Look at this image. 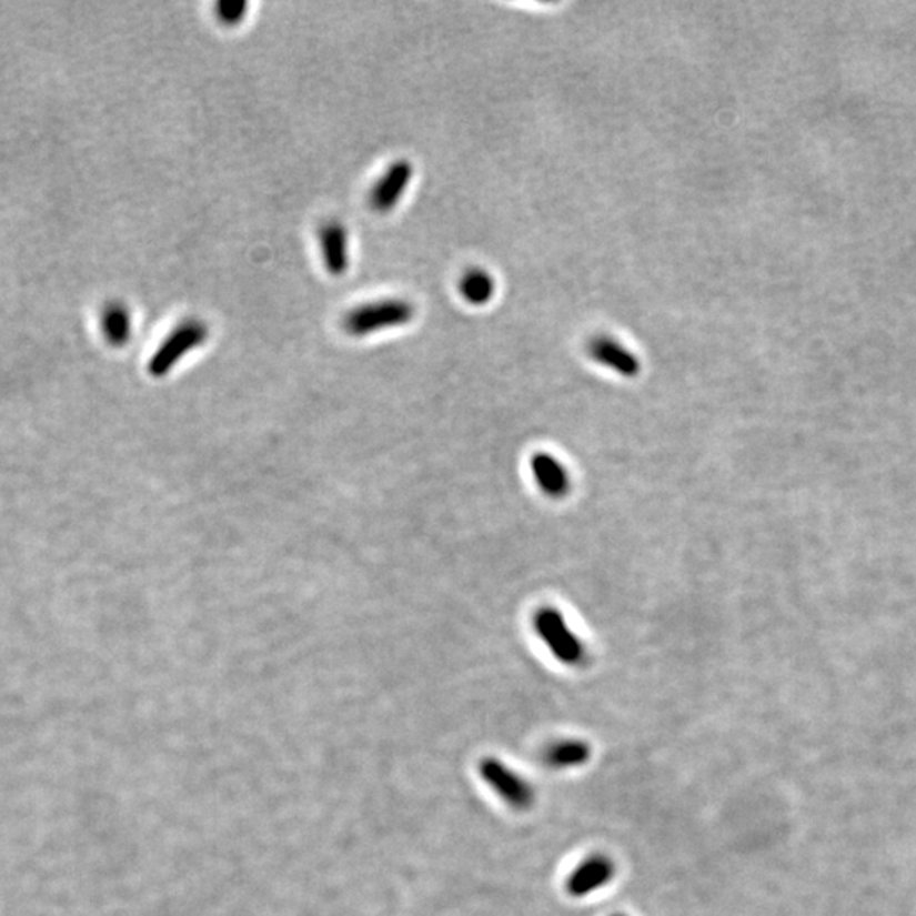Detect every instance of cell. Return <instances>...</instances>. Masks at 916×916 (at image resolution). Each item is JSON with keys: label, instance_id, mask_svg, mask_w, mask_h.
<instances>
[{"label": "cell", "instance_id": "1", "mask_svg": "<svg viewBox=\"0 0 916 916\" xmlns=\"http://www.w3.org/2000/svg\"><path fill=\"white\" fill-rule=\"evenodd\" d=\"M533 630L555 661L567 667H578L586 662V645L557 607H540L533 615Z\"/></svg>", "mask_w": 916, "mask_h": 916}, {"label": "cell", "instance_id": "2", "mask_svg": "<svg viewBox=\"0 0 916 916\" xmlns=\"http://www.w3.org/2000/svg\"><path fill=\"white\" fill-rule=\"evenodd\" d=\"M416 310L406 299L389 298L355 305L343 318V328L352 336H366L413 321Z\"/></svg>", "mask_w": 916, "mask_h": 916}, {"label": "cell", "instance_id": "3", "mask_svg": "<svg viewBox=\"0 0 916 916\" xmlns=\"http://www.w3.org/2000/svg\"><path fill=\"white\" fill-rule=\"evenodd\" d=\"M208 339L209 326L204 321L192 318V320L177 324L148 362V372L151 378H165L183 356H188L192 350L204 345Z\"/></svg>", "mask_w": 916, "mask_h": 916}, {"label": "cell", "instance_id": "4", "mask_svg": "<svg viewBox=\"0 0 916 916\" xmlns=\"http://www.w3.org/2000/svg\"><path fill=\"white\" fill-rule=\"evenodd\" d=\"M479 774L506 805L514 809H529L535 802L532 784L504 766L500 758L485 757L479 764Z\"/></svg>", "mask_w": 916, "mask_h": 916}, {"label": "cell", "instance_id": "5", "mask_svg": "<svg viewBox=\"0 0 916 916\" xmlns=\"http://www.w3.org/2000/svg\"><path fill=\"white\" fill-rule=\"evenodd\" d=\"M413 173V163L410 160L400 159L392 162L369 192L371 208L381 214L391 212L406 194Z\"/></svg>", "mask_w": 916, "mask_h": 916}, {"label": "cell", "instance_id": "6", "mask_svg": "<svg viewBox=\"0 0 916 916\" xmlns=\"http://www.w3.org/2000/svg\"><path fill=\"white\" fill-rule=\"evenodd\" d=\"M318 240L328 273L343 278L350 269L349 228L339 220L326 221L318 231Z\"/></svg>", "mask_w": 916, "mask_h": 916}, {"label": "cell", "instance_id": "7", "mask_svg": "<svg viewBox=\"0 0 916 916\" xmlns=\"http://www.w3.org/2000/svg\"><path fill=\"white\" fill-rule=\"evenodd\" d=\"M530 471L540 491L552 500H562L571 491V474L567 467L552 453H535L530 461Z\"/></svg>", "mask_w": 916, "mask_h": 916}, {"label": "cell", "instance_id": "8", "mask_svg": "<svg viewBox=\"0 0 916 916\" xmlns=\"http://www.w3.org/2000/svg\"><path fill=\"white\" fill-rule=\"evenodd\" d=\"M613 876H615L613 860L607 859L604 855H594V857L584 860L581 866L575 867L574 873L567 879V893L574 898H584V896L604 888L613 879Z\"/></svg>", "mask_w": 916, "mask_h": 916}, {"label": "cell", "instance_id": "9", "mask_svg": "<svg viewBox=\"0 0 916 916\" xmlns=\"http://www.w3.org/2000/svg\"><path fill=\"white\" fill-rule=\"evenodd\" d=\"M590 355L594 362L616 372L622 378L633 379L642 371L638 356L611 336H597L590 343Z\"/></svg>", "mask_w": 916, "mask_h": 916}, {"label": "cell", "instance_id": "10", "mask_svg": "<svg viewBox=\"0 0 916 916\" xmlns=\"http://www.w3.org/2000/svg\"><path fill=\"white\" fill-rule=\"evenodd\" d=\"M590 744L583 741H562L545 752V762L554 769H574L586 764L591 758Z\"/></svg>", "mask_w": 916, "mask_h": 916}, {"label": "cell", "instance_id": "11", "mask_svg": "<svg viewBox=\"0 0 916 916\" xmlns=\"http://www.w3.org/2000/svg\"><path fill=\"white\" fill-rule=\"evenodd\" d=\"M459 291L462 298L472 305L487 304L496 292V282L493 275L482 269H471L462 275L459 282Z\"/></svg>", "mask_w": 916, "mask_h": 916}, {"label": "cell", "instance_id": "12", "mask_svg": "<svg viewBox=\"0 0 916 916\" xmlns=\"http://www.w3.org/2000/svg\"><path fill=\"white\" fill-rule=\"evenodd\" d=\"M102 328H104L105 339L111 345L122 346L127 345L131 340L133 333V320L127 305L114 304L108 305L102 318Z\"/></svg>", "mask_w": 916, "mask_h": 916}, {"label": "cell", "instance_id": "13", "mask_svg": "<svg viewBox=\"0 0 916 916\" xmlns=\"http://www.w3.org/2000/svg\"><path fill=\"white\" fill-rule=\"evenodd\" d=\"M249 2L243 0H221L217 4V16L224 26H236L246 18Z\"/></svg>", "mask_w": 916, "mask_h": 916}, {"label": "cell", "instance_id": "14", "mask_svg": "<svg viewBox=\"0 0 916 916\" xmlns=\"http://www.w3.org/2000/svg\"><path fill=\"white\" fill-rule=\"evenodd\" d=\"M615 916H625V915H615Z\"/></svg>", "mask_w": 916, "mask_h": 916}]
</instances>
